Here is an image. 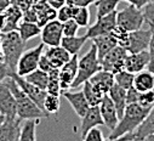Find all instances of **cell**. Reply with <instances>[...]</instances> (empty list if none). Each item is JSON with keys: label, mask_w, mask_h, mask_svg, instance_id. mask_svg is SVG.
<instances>
[{"label": "cell", "mask_w": 154, "mask_h": 141, "mask_svg": "<svg viewBox=\"0 0 154 141\" xmlns=\"http://www.w3.org/2000/svg\"><path fill=\"white\" fill-rule=\"evenodd\" d=\"M4 83L9 86L11 90L12 95L15 96L16 100V110H17V116L24 121V119H42V118H48L49 114L42 110L17 84V82L14 79L12 76L8 77Z\"/></svg>", "instance_id": "obj_1"}, {"label": "cell", "mask_w": 154, "mask_h": 141, "mask_svg": "<svg viewBox=\"0 0 154 141\" xmlns=\"http://www.w3.org/2000/svg\"><path fill=\"white\" fill-rule=\"evenodd\" d=\"M150 108L142 107L140 103H129L124 111V114L119 119L118 124L115 125L113 130H110V134L108 136V140H119L123 135L135 131L146 116L148 114Z\"/></svg>", "instance_id": "obj_2"}, {"label": "cell", "mask_w": 154, "mask_h": 141, "mask_svg": "<svg viewBox=\"0 0 154 141\" xmlns=\"http://www.w3.org/2000/svg\"><path fill=\"white\" fill-rule=\"evenodd\" d=\"M24 45L26 43L21 39L17 30L3 32L0 34V49L3 60L12 73H16L17 62L24 51Z\"/></svg>", "instance_id": "obj_3"}, {"label": "cell", "mask_w": 154, "mask_h": 141, "mask_svg": "<svg viewBox=\"0 0 154 141\" xmlns=\"http://www.w3.org/2000/svg\"><path fill=\"white\" fill-rule=\"evenodd\" d=\"M100 69H102V66H101V62L97 56L96 45L92 43L89 51L78 62V73H76V77H75L70 89L79 88L80 85H83L84 82L89 80Z\"/></svg>", "instance_id": "obj_4"}, {"label": "cell", "mask_w": 154, "mask_h": 141, "mask_svg": "<svg viewBox=\"0 0 154 141\" xmlns=\"http://www.w3.org/2000/svg\"><path fill=\"white\" fill-rule=\"evenodd\" d=\"M144 22L146 20L142 9H138L132 4L128 5L122 11H117V24L128 32L142 28Z\"/></svg>", "instance_id": "obj_5"}, {"label": "cell", "mask_w": 154, "mask_h": 141, "mask_svg": "<svg viewBox=\"0 0 154 141\" xmlns=\"http://www.w3.org/2000/svg\"><path fill=\"white\" fill-rule=\"evenodd\" d=\"M44 48H45V44L42 42V44L36 45L35 48L23 51L17 62L16 73L21 77H24L30 72H33V70H35L39 67V60H40V56L44 54Z\"/></svg>", "instance_id": "obj_6"}, {"label": "cell", "mask_w": 154, "mask_h": 141, "mask_svg": "<svg viewBox=\"0 0 154 141\" xmlns=\"http://www.w3.org/2000/svg\"><path fill=\"white\" fill-rule=\"evenodd\" d=\"M128 51L122 45L114 46L102 60L101 66L103 69L110 70L112 73H118L120 70L125 69V58H126Z\"/></svg>", "instance_id": "obj_7"}, {"label": "cell", "mask_w": 154, "mask_h": 141, "mask_svg": "<svg viewBox=\"0 0 154 141\" xmlns=\"http://www.w3.org/2000/svg\"><path fill=\"white\" fill-rule=\"evenodd\" d=\"M149 40H150V29L140 28L137 30L129 32L128 39L122 46L125 48L128 52H140L148 49Z\"/></svg>", "instance_id": "obj_8"}, {"label": "cell", "mask_w": 154, "mask_h": 141, "mask_svg": "<svg viewBox=\"0 0 154 141\" xmlns=\"http://www.w3.org/2000/svg\"><path fill=\"white\" fill-rule=\"evenodd\" d=\"M42 42L46 46H57L61 45L63 38V23L57 18L49 21L42 27Z\"/></svg>", "instance_id": "obj_9"}, {"label": "cell", "mask_w": 154, "mask_h": 141, "mask_svg": "<svg viewBox=\"0 0 154 141\" xmlns=\"http://www.w3.org/2000/svg\"><path fill=\"white\" fill-rule=\"evenodd\" d=\"M115 27H117V10L106 16L98 17L97 21L89 27L86 35L89 39H92L95 37H98V35L112 33Z\"/></svg>", "instance_id": "obj_10"}, {"label": "cell", "mask_w": 154, "mask_h": 141, "mask_svg": "<svg viewBox=\"0 0 154 141\" xmlns=\"http://www.w3.org/2000/svg\"><path fill=\"white\" fill-rule=\"evenodd\" d=\"M14 77V79L17 82V84L20 85V88L38 105L42 110H44V100L46 97V94L48 91L44 90V89H40L35 85H33L32 83H29L28 80L24 79V77H21L18 76L17 73H12L11 74Z\"/></svg>", "instance_id": "obj_11"}, {"label": "cell", "mask_w": 154, "mask_h": 141, "mask_svg": "<svg viewBox=\"0 0 154 141\" xmlns=\"http://www.w3.org/2000/svg\"><path fill=\"white\" fill-rule=\"evenodd\" d=\"M21 121L18 116L5 117L0 125V141H20Z\"/></svg>", "instance_id": "obj_12"}, {"label": "cell", "mask_w": 154, "mask_h": 141, "mask_svg": "<svg viewBox=\"0 0 154 141\" xmlns=\"http://www.w3.org/2000/svg\"><path fill=\"white\" fill-rule=\"evenodd\" d=\"M98 107H100V112H101L104 125L109 130H113L119 122V117H118L117 108H115V106L108 94L103 95V99H102L101 103L98 105Z\"/></svg>", "instance_id": "obj_13"}, {"label": "cell", "mask_w": 154, "mask_h": 141, "mask_svg": "<svg viewBox=\"0 0 154 141\" xmlns=\"http://www.w3.org/2000/svg\"><path fill=\"white\" fill-rule=\"evenodd\" d=\"M78 62H79L78 55H73L70 60L60 68V84L62 91L70 89L76 77V73H78Z\"/></svg>", "instance_id": "obj_14"}, {"label": "cell", "mask_w": 154, "mask_h": 141, "mask_svg": "<svg viewBox=\"0 0 154 141\" xmlns=\"http://www.w3.org/2000/svg\"><path fill=\"white\" fill-rule=\"evenodd\" d=\"M0 113L5 117H16V100L9 86L2 82L0 83Z\"/></svg>", "instance_id": "obj_15"}, {"label": "cell", "mask_w": 154, "mask_h": 141, "mask_svg": "<svg viewBox=\"0 0 154 141\" xmlns=\"http://www.w3.org/2000/svg\"><path fill=\"white\" fill-rule=\"evenodd\" d=\"M61 95L69 102V105L73 107L76 116H79L80 118L86 113V111L90 107L83 90L82 91H69L68 89V90H63Z\"/></svg>", "instance_id": "obj_16"}, {"label": "cell", "mask_w": 154, "mask_h": 141, "mask_svg": "<svg viewBox=\"0 0 154 141\" xmlns=\"http://www.w3.org/2000/svg\"><path fill=\"white\" fill-rule=\"evenodd\" d=\"M100 125H104L101 112H100V107L98 106H90L86 113L82 117V124H80L82 140L85 137V135L88 134V131L90 129H92L95 127H100Z\"/></svg>", "instance_id": "obj_17"}, {"label": "cell", "mask_w": 154, "mask_h": 141, "mask_svg": "<svg viewBox=\"0 0 154 141\" xmlns=\"http://www.w3.org/2000/svg\"><path fill=\"white\" fill-rule=\"evenodd\" d=\"M148 63H149L148 50H143L140 52H128L125 58V69L131 73H138L148 67Z\"/></svg>", "instance_id": "obj_18"}, {"label": "cell", "mask_w": 154, "mask_h": 141, "mask_svg": "<svg viewBox=\"0 0 154 141\" xmlns=\"http://www.w3.org/2000/svg\"><path fill=\"white\" fill-rule=\"evenodd\" d=\"M150 135H154V106L149 110L148 114L146 116L141 125L131 133V140L142 141Z\"/></svg>", "instance_id": "obj_19"}, {"label": "cell", "mask_w": 154, "mask_h": 141, "mask_svg": "<svg viewBox=\"0 0 154 141\" xmlns=\"http://www.w3.org/2000/svg\"><path fill=\"white\" fill-rule=\"evenodd\" d=\"M100 91H102L103 94H108L109 89L114 85L115 80H114V73H112L110 70L107 69H100L98 72H96L90 79H89Z\"/></svg>", "instance_id": "obj_20"}, {"label": "cell", "mask_w": 154, "mask_h": 141, "mask_svg": "<svg viewBox=\"0 0 154 141\" xmlns=\"http://www.w3.org/2000/svg\"><path fill=\"white\" fill-rule=\"evenodd\" d=\"M92 43L96 45L97 49V56L98 60L101 62V60L114 48L118 45V40L114 38V35L112 33L109 34H103V35H98V37L92 38Z\"/></svg>", "instance_id": "obj_21"}, {"label": "cell", "mask_w": 154, "mask_h": 141, "mask_svg": "<svg viewBox=\"0 0 154 141\" xmlns=\"http://www.w3.org/2000/svg\"><path fill=\"white\" fill-rule=\"evenodd\" d=\"M44 54L48 56V58L50 60L51 64L54 68H61L66 62H68L70 60V57L73 55H70L63 46L57 45V46H49V49L46 51H44Z\"/></svg>", "instance_id": "obj_22"}, {"label": "cell", "mask_w": 154, "mask_h": 141, "mask_svg": "<svg viewBox=\"0 0 154 141\" xmlns=\"http://www.w3.org/2000/svg\"><path fill=\"white\" fill-rule=\"evenodd\" d=\"M34 9L36 11L38 15V24L40 27H43L44 24H46L49 21L55 20L57 16V10H55L54 8H51L46 0H38L36 3H34Z\"/></svg>", "instance_id": "obj_23"}, {"label": "cell", "mask_w": 154, "mask_h": 141, "mask_svg": "<svg viewBox=\"0 0 154 141\" xmlns=\"http://www.w3.org/2000/svg\"><path fill=\"white\" fill-rule=\"evenodd\" d=\"M108 95L109 97L112 99L114 106H115V108H117V112H118V117L119 119L122 118V116L124 114V111L126 108V90L122 86H119L118 84H115L109 89L108 91Z\"/></svg>", "instance_id": "obj_24"}, {"label": "cell", "mask_w": 154, "mask_h": 141, "mask_svg": "<svg viewBox=\"0 0 154 141\" xmlns=\"http://www.w3.org/2000/svg\"><path fill=\"white\" fill-rule=\"evenodd\" d=\"M5 15V24L3 28V32H11V30H17L18 24L22 22L23 17V11L14 5H10L8 10L4 12ZM2 32V33H3Z\"/></svg>", "instance_id": "obj_25"}, {"label": "cell", "mask_w": 154, "mask_h": 141, "mask_svg": "<svg viewBox=\"0 0 154 141\" xmlns=\"http://www.w3.org/2000/svg\"><path fill=\"white\" fill-rule=\"evenodd\" d=\"M134 88L138 91H147L154 88V72L149 69H143L138 73H135Z\"/></svg>", "instance_id": "obj_26"}, {"label": "cell", "mask_w": 154, "mask_h": 141, "mask_svg": "<svg viewBox=\"0 0 154 141\" xmlns=\"http://www.w3.org/2000/svg\"><path fill=\"white\" fill-rule=\"evenodd\" d=\"M88 35L78 37V35H73V37H63L61 40V46H63L70 55H78L80 49L84 46V44L88 40Z\"/></svg>", "instance_id": "obj_27"}, {"label": "cell", "mask_w": 154, "mask_h": 141, "mask_svg": "<svg viewBox=\"0 0 154 141\" xmlns=\"http://www.w3.org/2000/svg\"><path fill=\"white\" fill-rule=\"evenodd\" d=\"M17 32L20 34L21 39L27 43L28 40L38 37L42 33V27L35 23V22H26V21H22L20 24H18V28H17Z\"/></svg>", "instance_id": "obj_28"}, {"label": "cell", "mask_w": 154, "mask_h": 141, "mask_svg": "<svg viewBox=\"0 0 154 141\" xmlns=\"http://www.w3.org/2000/svg\"><path fill=\"white\" fill-rule=\"evenodd\" d=\"M83 92L90 106H98L103 99V92L100 91L90 80L83 83Z\"/></svg>", "instance_id": "obj_29"}, {"label": "cell", "mask_w": 154, "mask_h": 141, "mask_svg": "<svg viewBox=\"0 0 154 141\" xmlns=\"http://www.w3.org/2000/svg\"><path fill=\"white\" fill-rule=\"evenodd\" d=\"M24 79L28 80L29 83H32L33 85L38 86V88L46 90V86H48V83H49V73L45 72V70H43V69H40V68H36L35 70L30 72L29 74L24 76Z\"/></svg>", "instance_id": "obj_30"}, {"label": "cell", "mask_w": 154, "mask_h": 141, "mask_svg": "<svg viewBox=\"0 0 154 141\" xmlns=\"http://www.w3.org/2000/svg\"><path fill=\"white\" fill-rule=\"evenodd\" d=\"M36 125H38V119H24V123L21 127L20 141H35Z\"/></svg>", "instance_id": "obj_31"}, {"label": "cell", "mask_w": 154, "mask_h": 141, "mask_svg": "<svg viewBox=\"0 0 154 141\" xmlns=\"http://www.w3.org/2000/svg\"><path fill=\"white\" fill-rule=\"evenodd\" d=\"M119 3H120V0H96L95 4H96L97 18L115 11Z\"/></svg>", "instance_id": "obj_32"}, {"label": "cell", "mask_w": 154, "mask_h": 141, "mask_svg": "<svg viewBox=\"0 0 154 141\" xmlns=\"http://www.w3.org/2000/svg\"><path fill=\"white\" fill-rule=\"evenodd\" d=\"M46 91L54 95L62 94V89L60 84V68H54L49 72V83L46 86Z\"/></svg>", "instance_id": "obj_33"}, {"label": "cell", "mask_w": 154, "mask_h": 141, "mask_svg": "<svg viewBox=\"0 0 154 141\" xmlns=\"http://www.w3.org/2000/svg\"><path fill=\"white\" fill-rule=\"evenodd\" d=\"M134 78H135V73H131L126 69H123L120 72L114 74L115 84H118L119 86L124 88L125 90L134 86Z\"/></svg>", "instance_id": "obj_34"}, {"label": "cell", "mask_w": 154, "mask_h": 141, "mask_svg": "<svg viewBox=\"0 0 154 141\" xmlns=\"http://www.w3.org/2000/svg\"><path fill=\"white\" fill-rule=\"evenodd\" d=\"M73 20L79 24V27H88L90 24L89 8H73Z\"/></svg>", "instance_id": "obj_35"}, {"label": "cell", "mask_w": 154, "mask_h": 141, "mask_svg": "<svg viewBox=\"0 0 154 141\" xmlns=\"http://www.w3.org/2000/svg\"><path fill=\"white\" fill-rule=\"evenodd\" d=\"M60 95H54V94H46V97L44 100V111L50 116V114H56L60 110Z\"/></svg>", "instance_id": "obj_36"}, {"label": "cell", "mask_w": 154, "mask_h": 141, "mask_svg": "<svg viewBox=\"0 0 154 141\" xmlns=\"http://www.w3.org/2000/svg\"><path fill=\"white\" fill-rule=\"evenodd\" d=\"M137 103H140L142 107L152 108L154 106V90L152 89L147 91H140Z\"/></svg>", "instance_id": "obj_37"}, {"label": "cell", "mask_w": 154, "mask_h": 141, "mask_svg": "<svg viewBox=\"0 0 154 141\" xmlns=\"http://www.w3.org/2000/svg\"><path fill=\"white\" fill-rule=\"evenodd\" d=\"M149 24V29H150V40H149V45H148V54H149V63L147 69L154 72V23L147 22Z\"/></svg>", "instance_id": "obj_38"}, {"label": "cell", "mask_w": 154, "mask_h": 141, "mask_svg": "<svg viewBox=\"0 0 154 141\" xmlns=\"http://www.w3.org/2000/svg\"><path fill=\"white\" fill-rule=\"evenodd\" d=\"M78 29H79V24L73 18L63 22V37H73V35H76Z\"/></svg>", "instance_id": "obj_39"}, {"label": "cell", "mask_w": 154, "mask_h": 141, "mask_svg": "<svg viewBox=\"0 0 154 141\" xmlns=\"http://www.w3.org/2000/svg\"><path fill=\"white\" fill-rule=\"evenodd\" d=\"M56 18L58 21H61L62 23L73 18V6L68 5V4H64L63 6H61L58 10H57V16Z\"/></svg>", "instance_id": "obj_40"}, {"label": "cell", "mask_w": 154, "mask_h": 141, "mask_svg": "<svg viewBox=\"0 0 154 141\" xmlns=\"http://www.w3.org/2000/svg\"><path fill=\"white\" fill-rule=\"evenodd\" d=\"M83 140L84 141H103L104 136H103V133L97 127H95L88 131V134L85 135V137Z\"/></svg>", "instance_id": "obj_41"}, {"label": "cell", "mask_w": 154, "mask_h": 141, "mask_svg": "<svg viewBox=\"0 0 154 141\" xmlns=\"http://www.w3.org/2000/svg\"><path fill=\"white\" fill-rule=\"evenodd\" d=\"M142 12L144 15L146 22L154 23V0H149V2L143 6Z\"/></svg>", "instance_id": "obj_42"}, {"label": "cell", "mask_w": 154, "mask_h": 141, "mask_svg": "<svg viewBox=\"0 0 154 141\" xmlns=\"http://www.w3.org/2000/svg\"><path fill=\"white\" fill-rule=\"evenodd\" d=\"M22 21H26V22H35V23H38V15H36V11H35L34 6H30V8H28L27 10L23 11Z\"/></svg>", "instance_id": "obj_43"}, {"label": "cell", "mask_w": 154, "mask_h": 141, "mask_svg": "<svg viewBox=\"0 0 154 141\" xmlns=\"http://www.w3.org/2000/svg\"><path fill=\"white\" fill-rule=\"evenodd\" d=\"M95 3L96 0H66V4L73 8H89Z\"/></svg>", "instance_id": "obj_44"}, {"label": "cell", "mask_w": 154, "mask_h": 141, "mask_svg": "<svg viewBox=\"0 0 154 141\" xmlns=\"http://www.w3.org/2000/svg\"><path fill=\"white\" fill-rule=\"evenodd\" d=\"M10 2H11V5L17 6V8H20L22 11H24V10H27L28 8L33 6L34 3H36L38 0H10Z\"/></svg>", "instance_id": "obj_45"}, {"label": "cell", "mask_w": 154, "mask_h": 141, "mask_svg": "<svg viewBox=\"0 0 154 141\" xmlns=\"http://www.w3.org/2000/svg\"><path fill=\"white\" fill-rule=\"evenodd\" d=\"M12 74V72L10 70V68L8 67V64L4 62L3 57H0V83L4 82L8 77H10Z\"/></svg>", "instance_id": "obj_46"}, {"label": "cell", "mask_w": 154, "mask_h": 141, "mask_svg": "<svg viewBox=\"0 0 154 141\" xmlns=\"http://www.w3.org/2000/svg\"><path fill=\"white\" fill-rule=\"evenodd\" d=\"M138 95H140V91L137 89H135L134 86L129 88L126 90V103H136L138 101Z\"/></svg>", "instance_id": "obj_47"}, {"label": "cell", "mask_w": 154, "mask_h": 141, "mask_svg": "<svg viewBox=\"0 0 154 141\" xmlns=\"http://www.w3.org/2000/svg\"><path fill=\"white\" fill-rule=\"evenodd\" d=\"M38 68H40V69L45 70V72H48V73L50 72L51 69H54V67H52L50 60L48 58V56H46L45 54H43V55L40 56V60H39V67H38Z\"/></svg>", "instance_id": "obj_48"}, {"label": "cell", "mask_w": 154, "mask_h": 141, "mask_svg": "<svg viewBox=\"0 0 154 141\" xmlns=\"http://www.w3.org/2000/svg\"><path fill=\"white\" fill-rule=\"evenodd\" d=\"M120 2H128L129 4H132L138 9H143V6L149 2V0H120Z\"/></svg>", "instance_id": "obj_49"}, {"label": "cell", "mask_w": 154, "mask_h": 141, "mask_svg": "<svg viewBox=\"0 0 154 141\" xmlns=\"http://www.w3.org/2000/svg\"><path fill=\"white\" fill-rule=\"evenodd\" d=\"M48 2V4L51 6V8H54L55 10H58L61 6H63L64 4H66V0H46Z\"/></svg>", "instance_id": "obj_50"}, {"label": "cell", "mask_w": 154, "mask_h": 141, "mask_svg": "<svg viewBox=\"0 0 154 141\" xmlns=\"http://www.w3.org/2000/svg\"><path fill=\"white\" fill-rule=\"evenodd\" d=\"M10 5H11L10 0H0V12H5Z\"/></svg>", "instance_id": "obj_51"}, {"label": "cell", "mask_w": 154, "mask_h": 141, "mask_svg": "<svg viewBox=\"0 0 154 141\" xmlns=\"http://www.w3.org/2000/svg\"><path fill=\"white\" fill-rule=\"evenodd\" d=\"M4 24H5V15L4 12H0V32H3Z\"/></svg>", "instance_id": "obj_52"}, {"label": "cell", "mask_w": 154, "mask_h": 141, "mask_svg": "<svg viewBox=\"0 0 154 141\" xmlns=\"http://www.w3.org/2000/svg\"><path fill=\"white\" fill-rule=\"evenodd\" d=\"M4 119H5V116H4V114H2V113H0V125H2V123L4 122Z\"/></svg>", "instance_id": "obj_53"}, {"label": "cell", "mask_w": 154, "mask_h": 141, "mask_svg": "<svg viewBox=\"0 0 154 141\" xmlns=\"http://www.w3.org/2000/svg\"><path fill=\"white\" fill-rule=\"evenodd\" d=\"M146 140H153V141H154V135H150V136H148Z\"/></svg>", "instance_id": "obj_54"}, {"label": "cell", "mask_w": 154, "mask_h": 141, "mask_svg": "<svg viewBox=\"0 0 154 141\" xmlns=\"http://www.w3.org/2000/svg\"><path fill=\"white\" fill-rule=\"evenodd\" d=\"M153 90H154V88H153Z\"/></svg>", "instance_id": "obj_55"}]
</instances>
